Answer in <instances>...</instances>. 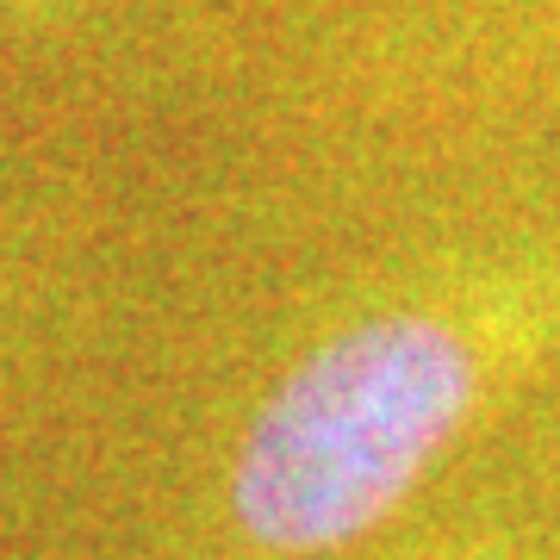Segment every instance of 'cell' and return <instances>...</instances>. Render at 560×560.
Listing matches in <instances>:
<instances>
[{
	"instance_id": "cell-1",
	"label": "cell",
	"mask_w": 560,
	"mask_h": 560,
	"mask_svg": "<svg viewBox=\"0 0 560 560\" xmlns=\"http://www.w3.org/2000/svg\"><path fill=\"white\" fill-rule=\"evenodd\" d=\"M474 405V355L436 318H374L305 355L237 455V517L312 555L374 529Z\"/></svg>"
}]
</instances>
